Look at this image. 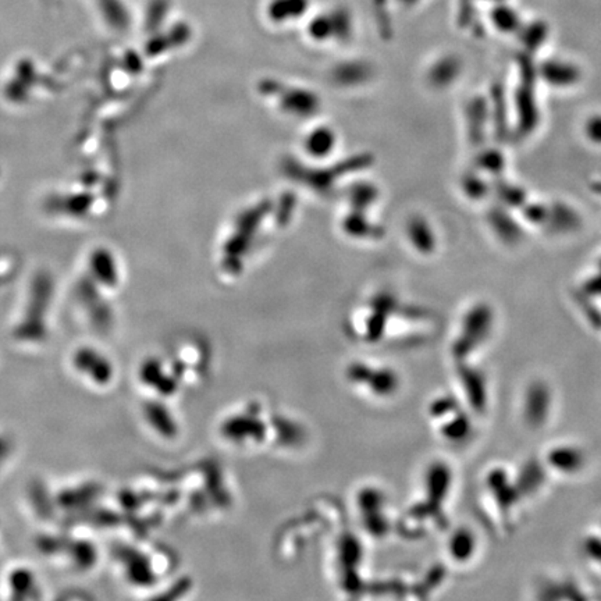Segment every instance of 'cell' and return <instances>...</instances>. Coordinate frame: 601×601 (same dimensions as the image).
Here are the masks:
<instances>
[{"label":"cell","mask_w":601,"mask_h":601,"mask_svg":"<svg viewBox=\"0 0 601 601\" xmlns=\"http://www.w3.org/2000/svg\"><path fill=\"white\" fill-rule=\"evenodd\" d=\"M549 464L560 473L575 475L583 469L584 456L579 448L572 445L556 447L549 453Z\"/></svg>","instance_id":"1"},{"label":"cell","mask_w":601,"mask_h":601,"mask_svg":"<svg viewBox=\"0 0 601 601\" xmlns=\"http://www.w3.org/2000/svg\"><path fill=\"white\" fill-rule=\"evenodd\" d=\"M476 551V538L471 531H458L449 542V554L458 562H469Z\"/></svg>","instance_id":"2"}]
</instances>
